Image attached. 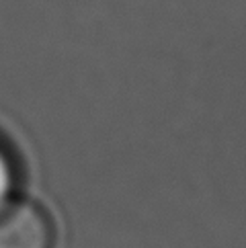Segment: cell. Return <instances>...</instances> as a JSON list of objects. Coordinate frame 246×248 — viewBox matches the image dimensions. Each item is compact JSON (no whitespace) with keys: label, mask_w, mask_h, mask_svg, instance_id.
<instances>
[{"label":"cell","mask_w":246,"mask_h":248,"mask_svg":"<svg viewBox=\"0 0 246 248\" xmlns=\"http://www.w3.org/2000/svg\"><path fill=\"white\" fill-rule=\"evenodd\" d=\"M51 224L27 201H6L0 207V248H49Z\"/></svg>","instance_id":"6da1fadb"},{"label":"cell","mask_w":246,"mask_h":248,"mask_svg":"<svg viewBox=\"0 0 246 248\" xmlns=\"http://www.w3.org/2000/svg\"><path fill=\"white\" fill-rule=\"evenodd\" d=\"M13 189H15V168L8 154L0 148V207L6 201H11Z\"/></svg>","instance_id":"7a4b0ae2"}]
</instances>
